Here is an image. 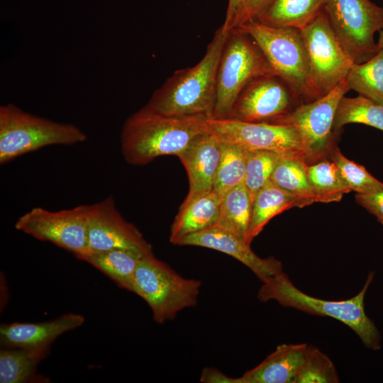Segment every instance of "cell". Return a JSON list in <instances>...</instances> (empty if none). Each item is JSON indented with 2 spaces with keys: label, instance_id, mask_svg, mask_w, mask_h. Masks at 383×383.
Masks as SVG:
<instances>
[{
  "label": "cell",
  "instance_id": "cell-15",
  "mask_svg": "<svg viewBox=\"0 0 383 383\" xmlns=\"http://www.w3.org/2000/svg\"><path fill=\"white\" fill-rule=\"evenodd\" d=\"M177 245L199 246L228 255L248 267L262 282L283 272L279 260L272 257H259L250 244L218 225L189 235Z\"/></svg>",
  "mask_w": 383,
  "mask_h": 383
},
{
  "label": "cell",
  "instance_id": "cell-18",
  "mask_svg": "<svg viewBox=\"0 0 383 383\" xmlns=\"http://www.w3.org/2000/svg\"><path fill=\"white\" fill-rule=\"evenodd\" d=\"M308 345H278L263 361L239 377L240 383H295Z\"/></svg>",
  "mask_w": 383,
  "mask_h": 383
},
{
  "label": "cell",
  "instance_id": "cell-22",
  "mask_svg": "<svg viewBox=\"0 0 383 383\" xmlns=\"http://www.w3.org/2000/svg\"><path fill=\"white\" fill-rule=\"evenodd\" d=\"M306 159L281 155L272 174L270 181L295 197L299 208L316 202V198L307 174Z\"/></svg>",
  "mask_w": 383,
  "mask_h": 383
},
{
  "label": "cell",
  "instance_id": "cell-6",
  "mask_svg": "<svg viewBox=\"0 0 383 383\" xmlns=\"http://www.w3.org/2000/svg\"><path fill=\"white\" fill-rule=\"evenodd\" d=\"M201 284L199 279L181 276L152 253L140 259L133 292L148 304L154 321L162 324L197 304Z\"/></svg>",
  "mask_w": 383,
  "mask_h": 383
},
{
  "label": "cell",
  "instance_id": "cell-34",
  "mask_svg": "<svg viewBox=\"0 0 383 383\" xmlns=\"http://www.w3.org/2000/svg\"><path fill=\"white\" fill-rule=\"evenodd\" d=\"M274 1V0H244L236 27L247 22L255 20Z\"/></svg>",
  "mask_w": 383,
  "mask_h": 383
},
{
  "label": "cell",
  "instance_id": "cell-3",
  "mask_svg": "<svg viewBox=\"0 0 383 383\" xmlns=\"http://www.w3.org/2000/svg\"><path fill=\"white\" fill-rule=\"evenodd\" d=\"M375 272H369L361 290L353 297L341 301H330L310 296L298 289L284 272L262 282L258 290L260 301H277L310 314L335 318L350 328L365 347L373 350L381 348V335L365 311V297Z\"/></svg>",
  "mask_w": 383,
  "mask_h": 383
},
{
  "label": "cell",
  "instance_id": "cell-36",
  "mask_svg": "<svg viewBox=\"0 0 383 383\" xmlns=\"http://www.w3.org/2000/svg\"><path fill=\"white\" fill-rule=\"evenodd\" d=\"M201 382L206 383H240L239 377H231L217 369L204 368L200 377Z\"/></svg>",
  "mask_w": 383,
  "mask_h": 383
},
{
  "label": "cell",
  "instance_id": "cell-10",
  "mask_svg": "<svg viewBox=\"0 0 383 383\" xmlns=\"http://www.w3.org/2000/svg\"><path fill=\"white\" fill-rule=\"evenodd\" d=\"M14 226L19 231L50 242L76 257L90 252L87 204L58 211L35 207L21 216Z\"/></svg>",
  "mask_w": 383,
  "mask_h": 383
},
{
  "label": "cell",
  "instance_id": "cell-9",
  "mask_svg": "<svg viewBox=\"0 0 383 383\" xmlns=\"http://www.w3.org/2000/svg\"><path fill=\"white\" fill-rule=\"evenodd\" d=\"M301 33L317 99L344 80L355 63L335 35L323 9Z\"/></svg>",
  "mask_w": 383,
  "mask_h": 383
},
{
  "label": "cell",
  "instance_id": "cell-8",
  "mask_svg": "<svg viewBox=\"0 0 383 383\" xmlns=\"http://www.w3.org/2000/svg\"><path fill=\"white\" fill-rule=\"evenodd\" d=\"M323 10L355 64L370 60L378 52L374 36L383 29V8L370 0H326Z\"/></svg>",
  "mask_w": 383,
  "mask_h": 383
},
{
  "label": "cell",
  "instance_id": "cell-24",
  "mask_svg": "<svg viewBox=\"0 0 383 383\" xmlns=\"http://www.w3.org/2000/svg\"><path fill=\"white\" fill-rule=\"evenodd\" d=\"M292 207H299L296 199L270 180L253 199L248 243L250 244L272 218Z\"/></svg>",
  "mask_w": 383,
  "mask_h": 383
},
{
  "label": "cell",
  "instance_id": "cell-11",
  "mask_svg": "<svg viewBox=\"0 0 383 383\" xmlns=\"http://www.w3.org/2000/svg\"><path fill=\"white\" fill-rule=\"evenodd\" d=\"M209 131L222 142L246 150H265L281 155L308 158L297 131L292 126L272 123H251L231 118H209Z\"/></svg>",
  "mask_w": 383,
  "mask_h": 383
},
{
  "label": "cell",
  "instance_id": "cell-23",
  "mask_svg": "<svg viewBox=\"0 0 383 383\" xmlns=\"http://www.w3.org/2000/svg\"><path fill=\"white\" fill-rule=\"evenodd\" d=\"M326 0H274L256 19L262 23L301 30L323 9Z\"/></svg>",
  "mask_w": 383,
  "mask_h": 383
},
{
  "label": "cell",
  "instance_id": "cell-20",
  "mask_svg": "<svg viewBox=\"0 0 383 383\" xmlns=\"http://www.w3.org/2000/svg\"><path fill=\"white\" fill-rule=\"evenodd\" d=\"M50 346L34 348H6L0 351V382H45L36 374L39 363L48 356Z\"/></svg>",
  "mask_w": 383,
  "mask_h": 383
},
{
  "label": "cell",
  "instance_id": "cell-31",
  "mask_svg": "<svg viewBox=\"0 0 383 383\" xmlns=\"http://www.w3.org/2000/svg\"><path fill=\"white\" fill-rule=\"evenodd\" d=\"M331 160L338 167L350 192L365 194L383 188V182L373 177L362 165L348 159L338 148L332 149Z\"/></svg>",
  "mask_w": 383,
  "mask_h": 383
},
{
  "label": "cell",
  "instance_id": "cell-27",
  "mask_svg": "<svg viewBox=\"0 0 383 383\" xmlns=\"http://www.w3.org/2000/svg\"><path fill=\"white\" fill-rule=\"evenodd\" d=\"M349 123L365 124L383 131V104L361 95L343 96L336 110L333 129Z\"/></svg>",
  "mask_w": 383,
  "mask_h": 383
},
{
  "label": "cell",
  "instance_id": "cell-5",
  "mask_svg": "<svg viewBox=\"0 0 383 383\" xmlns=\"http://www.w3.org/2000/svg\"><path fill=\"white\" fill-rule=\"evenodd\" d=\"M257 43L276 74L304 103L316 100L311 87L308 56L301 30L251 21L235 28Z\"/></svg>",
  "mask_w": 383,
  "mask_h": 383
},
{
  "label": "cell",
  "instance_id": "cell-13",
  "mask_svg": "<svg viewBox=\"0 0 383 383\" xmlns=\"http://www.w3.org/2000/svg\"><path fill=\"white\" fill-rule=\"evenodd\" d=\"M304 102L277 74L250 82L235 100L228 118L251 123H272Z\"/></svg>",
  "mask_w": 383,
  "mask_h": 383
},
{
  "label": "cell",
  "instance_id": "cell-16",
  "mask_svg": "<svg viewBox=\"0 0 383 383\" xmlns=\"http://www.w3.org/2000/svg\"><path fill=\"white\" fill-rule=\"evenodd\" d=\"M221 152V140L209 131L198 136L177 156L189 179V192L183 202L213 191Z\"/></svg>",
  "mask_w": 383,
  "mask_h": 383
},
{
  "label": "cell",
  "instance_id": "cell-17",
  "mask_svg": "<svg viewBox=\"0 0 383 383\" xmlns=\"http://www.w3.org/2000/svg\"><path fill=\"white\" fill-rule=\"evenodd\" d=\"M83 316L68 313L40 323H2L0 326V343L6 348H34L50 346L57 338L81 326Z\"/></svg>",
  "mask_w": 383,
  "mask_h": 383
},
{
  "label": "cell",
  "instance_id": "cell-19",
  "mask_svg": "<svg viewBox=\"0 0 383 383\" xmlns=\"http://www.w3.org/2000/svg\"><path fill=\"white\" fill-rule=\"evenodd\" d=\"M221 196L214 191L183 202L172 224L170 241L177 245L183 238L216 226L219 220Z\"/></svg>",
  "mask_w": 383,
  "mask_h": 383
},
{
  "label": "cell",
  "instance_id": "cell-4",
  "mask_svg": "<svg viewBox=\"0 0 383 383\" xmlns=\"http://www.w3.org/2000/svg\"><path fill=\"white\" fill-rule=\"evenodd\" d=\"M87 139V135L74 124L40 117L12 104L0 106L1 165L44 147L71 145Z\"/></svg>",
  "mask_w": 383,
  "mask_h": 383
},
{
  "label": "cell",
  "instance_id": "cell-7",
  "mask_svg": "<svg viewBox=\"0 0 383 383\" xmlns=\"http://www.w3.org/2000/svg\"><path fill=\"white\" fill-rule=\"evenodd\" d=\"M270 74L275 73L255 40L233 29L218 62L213 118H228L242 90L253 79Z\"/></svg>",
  "mask_w": 383,
  "mask_h": 383
},
{
  "label": "cell",
  "instance_id": "cell-28",
  "mask_svg": "<svg viewBox=\"0 0 383 383\" xmlns=\"http://www.w3.org/2000/svg\"><path fill=\"white\" fill-rule=\"evenodd\" d=\"M307 174L316 202H338L344 194L350 192L333 161L324 159L311 165H308Z\"/></svg>",
  "mask_w": 383,
  "mask_h": 383
},
{
  "label": "cell",
  "instance_id": "cell-33",
  "mask_svg": "<svg viewBox=\"0 0 383 383\" xmlns=\"http://www.w3.org/2000/svg\"><path fill=\"white\" fill-rule=\"evenodd\" d=\"M355 200L383 226V188L369 193L356 194Z\"/></svg>",
  "mask_w": 383,
  "mask_h": 383
},
{
  "label": "cell",
  "instance_id": "cell-35",
  "mask_svg": "<svg viewBox=\"0 0 383 383\" xmlns=\"http://www.w3.org/2000/svg\"><path fill=\"white\" fill-rule=\"evenodd\" d=\"M244 0H228L225 21L221 26L223 31L228 34L238 24Z\"/></svg>",
  "mask_w": 383,
  "mask_h": 383
},
{
  "label": "cell",
  "instance_id": "cell-26",
  "mask_svg": "<svg viewBox=\"0 0 383 383\" xmlns=\"http://www.w3.org/2000/svg\"><path fill=\"white\" fill-rule=\"evenodd\" d=\"M345 79L349 89L383 104V48L370 60L354 64Z\"/></svg>",
  "mask_w": 383,
  "mask_h": 383
},
{
  "label": "cell",
  "instance_id": "cell-32",
  "mask_svg": "<svg viewBox=\"0 0 383 383\" xmlns=\"http://www.w3.org/2000/svg\"><path fill=\"white\" fill-rule=\"evenodd\" d=\"M338 372L332 360L318 348L308 349L295 383H338Z\"/></svg>",
  "mask_w": 383,
  "mask_h": 383
},
{
  "label": "cell",
  "instance_id": "cell-29",
  "mask_svg": "<svg viewBox=\"0 0 383 383\" xmlns=\"http://www.w3.org/2000/svg\"><path fill=\"white\" fill-rule=\"evenodd\" d=\"M248 150L221 141V158L214 178L213 191L221 197L244 183Z\"/></svg>",
  "mask_w": 383,
  "mask_h": 383
},
{
  "label": "cell",
  "instance_id": "cell-25",
  "mask_svg": "<svg viewBox=\"0 0 383 383\" xmlns=\"http://www.w3.org/2000/svg\"><path fill=\"white\" fill-rule=\"evenodd\" d=\"M252 206V200L244 183L231 189L221 198L220 217L216 225L248 243Z\"/></svg>",
  "mask_w": 383,
  "mask_h": 383
},
{
  "label": "cell",
  "instance_id": "cell-12",
  "mask_svg": "<svg viewBox=\"0 0 383 383\" xmlns=\"http://www.w3.org/2000/svg\"><path fill=\"white\" fill-rule=\"evenodd\" d=\"M346 79L323 96L303 103L272 123L288 125L299 133L308 162L316 161L328 150L338 104L349 91Z\"/></svg>",
  "mask_w": 383,
  "mask_h": 383
},
{
  "label": "cell",
  "instance_id": "cell-21",
  "mask_svg": "<svg viewBox=\"0 0 383 383\" xmlns=\"http://www.w3.org/2000/svg\"><path fill=\"white\" fill-rule=\"evenodd\" d=\"M144 256L130 250L112 249L91 251L76 257L105 274L120 287L133 292L135 272Z\"/></svg>",
  "mask_w": 383,
  "mask_h": 383
},
{
  "label": "cell",
  "instance_id": "cell-1",
  "mask_svg": "<svg viewBox=\"0 0 383 383\" xmlns=\"http://www.w3.org/2000/svg\"><path fill=\"white\" fill-rule=\"evenodd\" d=\"M208 118L169 116L143 107L125 121L121 133L123 158L145 165L168 155L178 156L198 136L209 131Z\"/></svg>",
  "mask_w": 383,
  "mask_h": 383
},
{
  "label": "cell",
  "instance_id": "cell-30",
  "mask_svg": "<svg viewBox=\"0 0 383 383\" xmlns=\"http://www.w3.org/2000/svg\"><path fill=\"white\" fill-rule=\"evenodd\" d=\"M280 156L277 152L265 150L247 152L244 184L252 201L256 194L270 180Z\"/></svg>",
  "mask_w": 383,
  "mask_h": 383
},
{
  "label": "cell",
  "instance_id": "cell-37",
  "mask_svg": "<svg viewBox=\"0 0 383 383\" xmlns=\"http://www.w3.org/2000/svg\"><path fill=\"white\" fill-rule=\"evenodd\" d=\"M378 49L383 48V29L379 34V38L377 40Z\"/></svg>",
  "mask_w": 383,
  "mask_h": 383
},
{
  "label": "cell",
  "instance_id": "cell-14",
  "mask_svg": "<svg viewBox=\"0 0 383 383\" xmlns=\"http://www.w3.org/2000/svg\"><path fill=\"white\" fill-rule=\"evenodd\" d=\"M87 207L90 252L123 249L142 255L152 254L150 243L133 223L123 218L111 196Z\"/></svg>",
  "mask_w": 383,
  "mask_h": 383
},
{
  "label": "cell",
  "instance_id": "cell-2",
  "mask_svg": "<svg viewBox=\"0 0 383 383\" xmlns=\"http://www.w3.org/2000/svg\"><path fill=\"white\" fill-rule=\"evenodd\" d=\"M228 34L221 26L201 60L193 67L176 71L155 91L144 107L169 116L213 118L217 70Z\"/></svg>",
  "mask_w": 383,
  "mask_h": 383
}]
</instances>
